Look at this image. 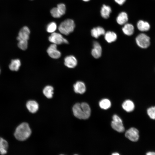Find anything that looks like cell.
<instances>
[{
    "instance_id": "1",
    "label": "cell",
    "mask_w": 155,
    "mask_h": 155,
    "mask_svg": "<svg viewBox=\"0 0 155 155\" xmlns=\"http://www.w3.org/2000/svg\"><path fill=\"white\" fill-rule=\"evenodd\" d=\"M72 110L74 116L80 119H87L91 114L90 107L86 102L75 104L73 107Z\"/></svg>"
},
{
    "instance_id": "2",
    "label": "cell",
    "mask_w": 155,
    "mask_h": 155,
    "mask_svg": "<svg viewBox=\"0 0 155 155\" xmlns=\"http://www.w3.org/2000/svg\"><path fill=\"white\" fill-rule=\"evenodd\" d=\"M31 133V131L28 124L26 123H23L17 127L14 135L17 140L22 141L28 139Z\"/></svg>"
},
{
    "instance_id": "3",
    "label": "cell",
    "mask_w": 155,
    "mask_h": 155,
    "mask_svg": "<svg viewBox=\"0 0 155 155\" xmlns=\"http://www.w3.org/2000/svg\"><path fill=\"white\" fill-rule=\"evenodd\" d=\"M75 26L73 20L67 19L61 22L58 27V30L61 34L67 35L73 32Z\"/></svg>"
},
{
    "instance_id": "4",
    "label": "cell",
    "mask_w": 155,
    "mask_h": 155,
    "mask_svg": "<svg viewBox=\"0 0 155 155\" xmlns=\"http://www.w3.org/2000/svg\"><path fill=\"white\" fill-rule=\"evenodd\" d=\"M135 41L137 45L142 48L146 49L150 45V38L144 33H141L137 35Z\"/></svg>"
},
{
    "instance_id": "5",
    "label": "cell",
    "mask_w": 155,
    "mask_h": 155,
    "mask_svg": "<svg viewBox=\"0 0 155 155\" xmlns=\"http://www.w3.org/2000/svg\"><path fill=\"white\" fill-rule=\"evenodd\" d=\"M111 126L114 130L119 132H123L125 131L122 119L116 115H113V117Z\"/></svg>"
},
{
    "instance_id": "6",
    "label": "cell",
    "mask_w": 155,
    "mask_h": 155,
    "mask_svg": "<svg viewBox=\"0 0 155 155\" xmlns=\"http://www.w3.org/2000/svg\"><path fill=\"white\" fill-rule=\"evenodd\" d=\"M49 40L50 42L56 45L68 43L67 40L64 38L61 34L55 32L52 33L49 37Z\"/></svg>"
},
{
    "instance_id": "7",
    "label": "cell",
    "mask_w": 155,
    "mask_h": 155,
    "mask_svg": "<svg viewBox=\"0 0 155 155\" xmlns=\"http://www.w3.org/2000/svg\"><path fill=\"white\" fill-rule=\"evenodd\" d=\"M125 136L130 141L136 142L139 137V131L137 129L131 127L126 131Z\"/></svg>"
},
{
    "instance_id": "8",
    "label": "cell",
    "mask_w": 155,
    "mask_h": 155,
    "mask_svg": "<svg viewBox=\"0 0 155 155\" xmlns=\"http://www.w3.org/2000/svg\"><path fill=\"white\" fill-rule=\"evenodd\" d=\"M47 52L51 58L57 59L61 56V53L57 49V45L52 44L50 45L47 49Z\"/></svg>"
},
{
    "instance_id": "9",
    "label": "cell",
    "mask_w": 155,
    "mask_h": 155,
    "mask_svg": "<svg viewBox=\"0 0 155 155\" xmlns=\"http://www.w3.org/2000/svg\"><path fill=\"white\" fill-rule=\"evenodd\" d=\"M30 30L28 27L25 26L22 28L20 31L17 39L18 41L20 40H28L29 38Z\"/></svg>"
},
{
    "instance_id": "10",
    "label": "cell",
    "mask_w": 155,
    "mask_h": 155,
    "mask_svg": "<svg viewBox=\"0 0 155 155\" xmlns=\"http://www.w3.org/2000/svg\"><path fill=\"white\" fill-rule=\"evenodd\" d=\"M93 48L92 50L91 54L95 58H99L101 55L102 49L100 44L97 41H94L93 44Z\"/></svg>"
},
{
    "instance_id": "11",
    "label": "cell",
    "mask_w": 155,
    "mask_h": 155,
    "mask_svg": "<svg viewBox=\"0 0 155 155\" xmlns=\"http://www.w3.org/2000/svg\"><path fill=\"white\" fill-rule=\"evenodd\" d=\"M64 64L69 68H73L77 65V60L74 56L71 55L68 56L65 58Z\"/></svg>"
},
{
    "instance_id": "12",
    "label": "cell",
    "mask_w": 155,
    "mask_h": 155,
    "mask_svg": "<svg viewBox=\"0 0 155 155\" xmlns=\"http://www.w3.org/2000/svg\"><path fill=\"white\" fill-rule=\"evenodd\" d=\"M74 92L81 94L84 93L86 90V87L85 84L82 82L78 81L73 85Z\"/></svg>"
},
{
    "instance_id": "13",
    "label": "cell",
    "mask_w": 155,
    "mask_h": 155,
    "mask_svg": "<svg viewBox=\"0 0 155 155\" xmlns=\"http://www.w3.org/2000/svg\"><path fill=\"white\" fill-rule=\"evenodd\" d=\"M26 106L28 111L32 113H35L38 110L39 106L36 102L30 100L26 103Z\"/></svg>"
},
{
    "instance_id": "14",
    "label": "cell",
    "mask_w": 155,
    "mask_h": 155,
    "mask_svg": "<svg viewBox=\"0 0 155 155\" xmlns=\"http://www.w3.org/2000/svg\"><path fill=\"white\" fill-rule=\"evenodd\" d=\"M105 33L104 28L101 26H98L92 28L91 31L92 36L96 38L101 35H104Z\"/></svg>"
},
{
    "instance_id": "15",
    "label": "cell",
    "mask_w": 155,
    "mask_h": 155,
    "mask_svg": "<svg viewBox=\"0 0 155 155\" xmlns=\"http://www.w3.org/2000/svg\"><path fill=\"white\" fill-rule=\"evenodd\" d=\"M128 20V16L127 13L123 11L119 14L116 18V21L119 24L123 25L126 23Z\"/></svg>"
},
{
    "instance_id": "16",
    "label": "cell",
    "mask_w": 155,
    "mask_h": 155,
    "mask_svg": "<svg viewBox=\"0 0 155 155\" xmlns=\"http://www.w3.org/2000/svg\"><path fill=\"white\" fill-rule=\"evenodd\" d=\"M134 27L133 25L129 23H126L122 28L123 33L127 36L132 35L134 32Z\"/></svg>"
},
{
    "instance_id": "17",
    "label": "cell",
    "mask_w": 155,
    "mask_h": 155,
    "mask_svg": "<svg viewBox=\"0 0 155 155\" xmlns=\"http://www.w3.org/2000/svg\"><path fill=\"white\" fill-rule=\"evenodd\" d=\"M122 107L126 111L129 112L134 110L135 105L133 102L132 101L127 100L124 102L122 104Z\"/></svg>"
},
{
    "instance_id": "18",
    "label": "cell",
    "mask_w": 155,
    "mask_h": 155,
    "mask_svg": "<svg viewBox=\"0 0 155 155\" xmlns=\"http://www.w3.org/2000/svg\"><path fill=\"white\" fill-rule=\"evenodd\" d=\"M104 38L108 43L115 41L117 39V36L116 33L113 31H108L104 34Z\"/></svg>"
},
{
    "instance_id": "19",
    "label": "cell",
    "mask_w": 155,
    "mask_h": 155,
    "mask_svg": "<svg viewBox=\"0 0 155 155\" xmlns=\"http://www.w3.org/2000/svg\"><path fill=\"white\" fill-rule=\"evenodd\" d=\"M111 12V9L110 7L105 5H103L100 10L101 16L104 19H107L109 17Z\"/></svg>"
},
{
    "instance_id": "20",
    "label": "cell",
    "mask_w": 155,
    "mask_h": 155,
    "mask_svg": "<svg viewBox=\"0 0 155 155\" xmlns=\"http://www.w3.org/2000/svg\"><path fill=\"white\" fill-rule=\"evenodd\" d=\"M137 27L140 31H146L150 29V26L147 22L140 20L137 23Z\"/></svg>"
},
{
    "instance_id": "21",
    "label": "cell",
    "mask_w": 155,
    "mask_h": 155,
    "mask_svg": "<svg viewBox=\"0 0 155 155\" xmlns=\"http://www.w3.org/2000/svg\"><path fill=\"white\" fill-rule=\"evenodd\" d=\"M21 65V62L19 59H13L11 60L9 67L11 71H17L19 69Z\"/></svg>"
},
{
    "instance_id": "22",
    "label": "cell",
    "mask_w": 155,
    "mask_h": 155,
    "mask_svg": "<svg viewBox=\"0 0 155 155\" xmlns=\"http://www.w3.org/2000/svg\"><path fill=\"white\" fill-rule=\"evenodd\" d=\"M8 144L7 142L1 137H0V153L4 154L7 153Z\"/></svg>"
},
{
    "instance_id": "23",
    "label": "cell",
    "mask_w": 155,
    "mask_h": 155,
    "mask_svg": "<svg viewBox=\"0 0 155 155\" xmlns=\"http://www.w3.org/2000/svg\"><path fill=\"white\" fill-rule=\"evenodd\" d=\"M54 88L51 86L48 85L45 86L43 90V93L44 95L48 98H51L53 97V94Z\"/></svg>"
},
{
    "instance_id": "24",
    "label": "cell",
    "mask_w": 155,
    "mask_h": 155,
    "mask_svg": "<svg viewBox=\"0 0 155 155\" xmlns=\"http://www.w3.org/2000/svg\"><path fill=\"white\" fill-rule=\"evenodd\" d=\"M99 105L101 108L106 110L111 107V103L108 99L105 98L102 99L100 101Z\"/></svg>"
},
{
    "instance_id": "25",
    "label": "cell",
    "mask_w": 155,
    "mask_h": 155,
    "mask_svg": "<svg viewBox=\"0 0 155 155\" xmlns=\"http://www.w3.org/2000/svg\"><path fill=\"white\" fill-rule=\"evenodd\" d=\"M57 28L56 23L54 22H52L49 23L47 26L46 30L49 33H53L55 32Z\"/></svg>"
},
{
    "instance_id": "26",
    "label": "cell",
    "mask_w": 155,
    "mask_h": 155,
    "mask_svg": "<svg viewBox=\"0 0 155 155\" xmlns=\"http://www.w3.org/2000/svg\"><path fill=\"white\" fill-rule=\"evenodd\" d=\"M57 8L58 12L61 16L65 13L66 8L64 4L62 3L59 4L57 5Z\"/></svg>"
},
{
    "instance_id": "27",
    "label": "cell",
    "mask_w": 155,
    "mask_h": 155,
    "mask_svg": "<svg viewBox=\"0 0 155 155\" xmlns=\"http://www.w3.org/2000/svg\"><path fill=\"white\" fill-rule=\"evenodd\" d=\"M18 45L20 49L23 50H25L28 47V40H18Z\"/></svg>"
},
{
    "instance_id": "28",
    "label": "cell",
    "mask_w": 155,
    "mask_h": 155,
    "mask_svg": "<svg viewBox=\"0 0 155 155\" xmlns=\"http://www.w3.org/2000/svg\"><path fill=\"white\" fill-rule=\"evenodd\" d=\"M147 113L151 119H155V106L149 108L147 110Z\"/></svg>"
},
{
    "instance_id": "29",
    "label": "cell",
    "mask_w": 155,
    "mask_h": 155,
    "mask_svg": "<svg viewBox=\"0 0 155 155\" xmlns=\"http://www.w3.org/2000/svg\"><path fill=\"white\" fill-rule=\"evenodd\" d=\"M51 13L52 16L55 18H59L61 16L57 11V7H54L50 11Z\"/></svg>"
},
{
    "instance_id": "30",
    "label": "cell",
    "mask_w": 155,
    "mask_h": 155,
    "mask_svg": "<svg viewBox=\"0 0 155 155\" xmlns=\"http://www.w3.org/2000/svg\"><path fill=\"white\" fill-rule=\"evenodd\" d=\"M119 5H122L125 2L126 0H114Z\"/></svg>"
},
{
    "instance_id": "31",
    "label": "cell",
    "mask_w": 155,
    "mask_h": 155,
    "mask_svg": "<svg viewBox=\"0 0 155 155\" xmlns=\"http://www.w3.org/2000/svg\"><path fill=\"white\" fill-rule=\"evenodd\" d=\"M147 155H155V152H149L146 153Z\"/></svg>"
},
{
    "instance_id": "32",
    "label": "cell",
    "mask_w": 155,
    "mask_h": 155,
    "mask_svg": "<svg viewBox=\"0 0 155 155\" xmlns=\"http://www.w3.org/2000/svg\"><path fill=\"white\" fill-rule=\"evenodd\" d=\"M119 153H117V152L114 153L112 154V155H119Z\"/></svg>"
},
{
    "instance_id": "33",
    "label": "cell",
    "mask_w": 155,
    "mask_h": 155,
    "mask_svg": "<svg viewBox=\"0 0 155 155\" xmlns=\"http://www.w3.org/2000/svg\"><path fill=\"white\" fill-rule=\"evenodd\" d=\"M82 0L84 1H89L90 0Z\"/></svg>"
},
{
    "instance_id": "34",
    "label": "cell",
    "mask_w": 155,
    "mask_h": 155,
    "mask_svg": "<svg viewBox=\"0 0 155 155\" xmlns=\"http://www.w3.org/2000/svg\"><path fill=\"white\" fill-rule=\"evenodd\" d=\"M0 71H1V70H0Z\"/></svg>"
}]
</instances>
